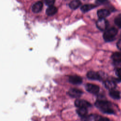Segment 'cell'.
Here are the masks:
<instances>
[{
  "label": "cell",
  "mask_w": 121,
  "mask_h": 121,
  "mask_svg": "<svg viewBox=\"0 0 121 121\" xmlns=\"http://www.w3.org/2000/svg\"><path fill=\"white\" fill-rule=\"evenodd\" d=\"M116 46L117 48L121 51V39H119L116 43Z\"/></svg>",
  "instance_id": "obj_22"
},
{
  "label": "cell",
  "mask_w": 121,
  "mask_h": 121,
  "mask_svg": "<svg viewBox=\"0 0 121 121\" xmlns=\"http://www.w3.org/2000/svg\"><path fill=\"white\" fill-rule=\"evenodd\" d=\"M95 106L99 109L101 112L104 113L113 114L115 112L112 109V104L105 100H97L95 104Z\"/></svg>",
  "instance_id": "obj_1"
},
{
  "label": "cell",
  "mask_w": 121,
  "mask_h": 121,
  "mask_svg": "<svg viewBox=\"0 0 121 121\" xmlns=\"http://www.w3.org/2000/svg\"><path fill=\"white\" fill-rule=\"evenodd\" d=\"M95 7H96V6L94 5V4H85L83 6H82L81 7V10L83 12H87L91 9H93L95 8Z\"/></svg>",
  "instance_id": "obj_16"
},
{
  "label": "cell",
  "mask_w": 121,
  "mask_h": 121,
  "mask_svg": "<svg viewBox=\"0 0 121 121\" xmlns=\"http://www.w3.org/2000/svg\"><path fill=\"white\" fill-rule=\"evenodd\" d=\"M108 21L105 18H100L96 21V26L101 31H105L108 26Z\"/></svg>",
  "instance_id": "obj_3"
},
{
  "label": "cell",
  "mask_w": 121,
  "mask_h": 121,
  "mask_svg": "<svg viewBox=\"0 0 121 121\" xmlns=\"http://www.w3.org/2000/svg\"><path fill=\"white\" fill-rule=\"evenodd\" d=\"M97 16L100 18H105L110 14L109 10L106 9H101L97 11Z\"/></svg>",
  "instance_id": "obj_11"
},
{
  "label": "cell",
  "mask_w": 121,
  "mask_h": 121,
  "mask_svg": "<svg viewBox=\"0 0 121 121\" xmlns=\"http://www.w3.org/2000/svg\"><path fill=\"white\" fill-rule=\"evenodd\" d=\"M114 23L119 28H121V14H119L115 17Z\"/></svg>",
  "instance_id": "obj_19"
},
{
  "label": "cell",
  "mask_w": 121,
  "mask_h": 121,
  "mask_svg": "<svg viewBox=\"0 0 121 121\" xmlns=\"http://www.w3.org/2000/svg\"><path fill=\"white\" fill-rule=\"evenodd\" d=\"M104 84L105 87L110 90L114 89L116 87V83L113 80H106L104 82Z\"/></svg>",
  "instance_id": "obj_9"
},
{
  "label": "cell",
  "mask_w": 121,
  "mask_h": 121,
  "mask_svg": "<svg viewBox=\"0 0 121 121\" xmlns=\"http://www.w3.org/2000/svg\"><path fill=\"white\" fill-rule=\"evenodd\" d=\"M69 81L73 84H80L82 82V78L78 76H71L69 78Z\"/></svg>",
  "instance_id": "obj_10"
},
{
  "label": "cell",
  "mask_w": 121,
  "mask_h": 121,
  "mask_svg": "<svg viewBox=\"0 0 121 121\" xmlns=\"http://www.w3.org/2000/svg\"><path fill=\"white\" fill-rule=\"evenodd\" d=\"M115 74L118 78L116 80L118 82H121V68H118L116 69Z\"/></svg>",
  "instance_id": "obj_20"
},
{
  "label": "cell",
  "mask_w": 121,
  "mask_h": 121,
  "mask_svg": "<svg viewBox=\"0 0 121 121\" xmlns=\"http://www.w3.org/2000/svg\"><path fill=\"white\" fill-rule=\"evenodd\" d=\"M118 33V30L115 27H111L107 29L103 34L104 40L106 42H110L115 39L116 35Z\"/></svg>",
  "instance_id": "obj_2"
},
{
  "label": "cell",
  "mask_w": 121,
  "mask_h": 121,
  "mask_svg": "<svg viewBox=\"0 0 121 121\" xmlns=\"http://www.w3.org/2000/svg\"><path fill=\"white\" fill-rule=\"evenodd\" d=\"M85 88L87 91L93 94H98L100 89L98 86L92 84H87L85 86Z\"/></svg>",
  "instance_id": "obj_4"
},
{
  "label": "cell",
  "mask_w": 121,
  "mask_h": 121,
  "mask_svg": "<svg viewBox=\"0 0 121 121\" xmlns=\"http://www.w3.org/2000/svg\"><path fill=\"white\" fill-rule=\"evenodd\" d=\"M77 113L80 116V117L83 118L85 117L87 113V108H85V107H81L79 108L77 110Z\"/></svg>",
  "instance_id": "obj_18"
},
{
  "label": "cell",
  "mask_w": 121,
  "mask_h": 121,
  "mask_svg": "<svg viewBox=\"0 0 121 121\" xmlns=\"http://www.w3.org/2000/svg\"><path fill=\"white\" fill-rule=\"evenodd\" d=\"M57 12V9L55 7L53 6V5L49 6V7L46 10V13L48 16L54 15Z\"/></svg>",
  "instance_id": "obj_14"
},
{
  "label": "cell",
  "mask_w": 121,
  "mask_h": 121,
  "mask_svg": "<svg viewBox=\"0 0 121 121\" xmlns=\"http://www.w3.org/2000/svg\"><path fill=\"white\" fill-rule=\"evenodd\" d=\"M75 105L78 108L85 107L87 108L91 106V104L87 101L84 100L77 99L75 101Z\"/></svg>",
  "instance_id": "obj_6"
},
{
  "label": "cell",
  "mask_w": 121,
  "mask_h": 121,
  "mask_svg": "<svg viewBox=\"0 0 121 121\" xmlns=\"http://www.w3.org/2000/svg\"><path fill=\"white\" fill-rule=\"evenodd\" d=\"M81 4L79 0H73L69 3V7L72 9H75L78 8Z\"/></svg>",
  "instance_id": "obj_13"
},
{
  "label": "cell",
  "mask_w": 121,
  "mask_h": 121,
  "mask_svg": "<svg viewBox=\"0 0 121 121\" xmlns=\"http://www.w3.org/2000/svg\"><path fill=\"white\" fill-rule=\"evenodd\" d=\"M108 0H96V3L98 4H103L107 1Z\"/></svg>",
  "instance_id": "obj_23"
},
{
  "label": "cell",
  "mask_w": 121,
  "mask_h": 121,
  "mask_svg": "<svg viewBox=\"0 0 121 121\" xmlns=\"http://www.w3.org/2000/svg\"><path fill=\"white\" fill-rule=\"evenodd\" d=\"M86 76L89 79L92 80H101L102 78L99 73L93 71L88 72L86 74Z\"/></svg>",
  "instance_id": "obj_8"
},
{
  "label": "cell",
  "mask_w": 121,
  "mask_h": 121,
  "mask_svg": "<svg viewBox=\"0 0 121 121\" xmlns=\"http://www.w3.org/2000/svg\"><path fill=\"white\" fill-rule=\"evenodd\" d=\"M55 0H45V3L48 6H52L55 2Z\"/></svg>",
  "instance_id": "obj_21"
},
{
  "label": "cell",
  "mask_w": 121,
  "mask_h": 121,
  "mask_svg": "<svg viewBox=\"0 0 121 121\" xmlns=\"http://www.w3.org/2000/svg\"><path fill=\"white\" fill-rule=\"evenodd\" d=\"M83 94V92L77 88H71L68 91V94L72 97L78 98Z\"/></svg>",
  "instance_id": "obj_7"
},
{
  "label": "cell",
  "mask_w": 121,
  "mask_h": 121,
  "mask_svg": "<svg viewBox=\"0 0 121 121\" xmlns=\"http://www.w3.org/2000/svg\"><path fill=\"white\" fill-rule=\"evenodd\" d=\"M112 60L116 62H121V53L119 52H114L111 56Z\"/></svg>",
  "instance_id": "obj_17"
},
{
  "label": "cell",
  "mask_w": 121,
  "mask_h": 121,
  "mask_svg": "<svg viewBox=\"0 0 121 121\" xmlns=\"http://www.w3.org/2000/svg\"><path fill=\"white\" fill-rule=\"evenodd\" d=\"M43 3L41 1H37L32 6V9L34 13H38L43 8Z\"/></svg>",
  "instance_id": "obj_12"
},
{
  "label": "cell",
  "mask_w": 121,
  "mask_h": 121,
  "mask_svg": "<svg viewBox=\"0 0 121 121\" xmlns=\"http://www.w3.org/2000/svg\"><path fill=\"white\" fill-rule=\"evenodd\" d=\"M82 119L88 121H109V119L108 118H104L96 114H91L88 116H86Z\"/></svg>",
  "instance_id": "obj_5"
},
{
  "label": "cell",
  "mask_w": 121,
  "mask_h": 121,
  "mask_svg": "<svg viewBox=\"0 0 121 121\" xmlns=\"http://www.w3.org/2000/svg\"><path fill=\"white\" fill-rule=\"evenodd\" d=\"M110 91L109 95L112 98L114 99H119L120 98V93L118 91L115 90V89Z\"/></svg>",
  "instance_id": "obj_15"
}]
</instances>
